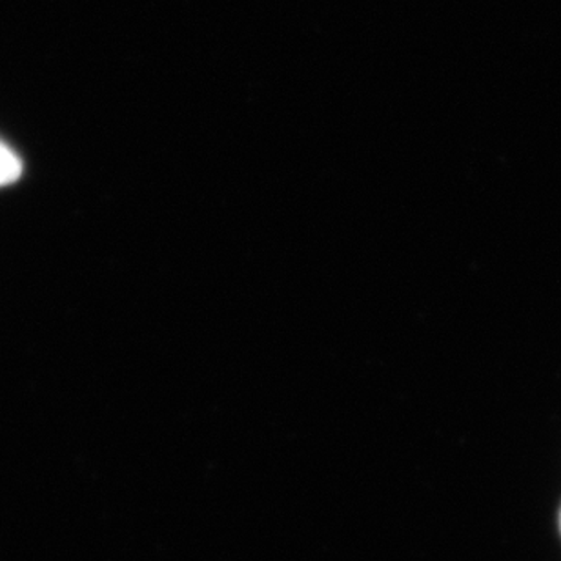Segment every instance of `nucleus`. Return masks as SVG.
<instances>
[{
    "mask_svg": "<svg viewBox=\"0 0 561 561\" xmlns=\"http://www.w3.org/2000/svg\"><path fill=\"white\" fill-rule=\"evenodd\" d=\"M21 168V161L16 159L15 153L0 142V186L15 181Z\"/></svg>",
    "mask_w": 561,
    "mask_h": 561,
    "instance_id": "f257e3e1",
    "label": "nucleus"
}]
</instances>
